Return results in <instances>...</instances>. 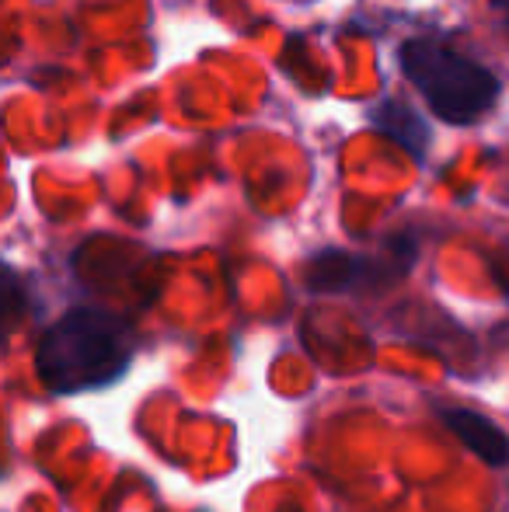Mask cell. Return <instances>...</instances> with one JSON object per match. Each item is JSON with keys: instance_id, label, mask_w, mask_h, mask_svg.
<instances>
[{"instance_id": "6da1fadb", "label": "cell", "mask_w": 509, "mask_h": 512, "mask_svg": "<svg viewBox=\"0 0 509 512\" xmlns=\"http://www.w3.org/2000/svg\"><path fill=\"white\" fill-rule=\"evenodd\" d=\"M133 352V328L123 317L98 307H77L46 328L35 366L53 394H81L116 384L133 363Z\"/></svg>"}, {"instance_id": "7a4b0ae2", "label": "cell", "mask_w": 509, "mask_h": 512, "mask_svg": "<svg viewBox=\"0 0 509 512\" xmlns=\"http://www.w3.org/2000/svg\"><path fill=\"white\" fill-rule=\"evenodd\" d=\"M398 60L433 115L450 126H471L499 98V77L440 39H408Z\"/></svg>"}, {"instance_id": "3957f363", "label": "cell", "mask_w": 509, "mask_h": 512, "mask_svg": "<svg viewBox=\"0 0 509 512\" xmlns=\"http://www.w3.org/2000/svg\"><path fill=\"white\" fill-rule=\"evenodd\" d=\"M443 422H447V429L454 432L475 457H482L485 464H492V467L509 464V436L492 418H485L482 411L443 408Z\"/></svg>"}, {"instance_id": "277c9868", "label": "cell", "mask_w": 509, "mask_h": 512, "mask_svg": "<svg viewBox=\"0 0 509 512\" xmlns=\"http://www.w3.org/2000/svg\"><path fill=\"white\" fill-rule=\"evenodd\" d=\"M370 122H374L384 136H391L394 143H401L412 157L426 154L429 126L415 115V108L405 105L401 98H381V102L370 108Z\"/></svg>"}, {"instance_id": "5b68a950", "label": "cell", "mask_w": 509, "mask_h": 512, "mask_svg": "<svg viewBox=\"0 0 509 512\" xmlns=\"http://www.w3.org/2000/svg\"><path fill=\"white\" fill-rule=\"evenodd\" d=\"M363 276V262L346 251H325L307 265V286L314 293H342L353 290L356 279Z\"/></svg>"}, {"instance_id": "8992f818", "label": "cell", "mask_w": 509, "mask_h": 512, "mask_svg": "<svg viewBox=\"0 0 509 512\" xmlns=\"http://www.w3.org/2000/svg\"><path fill=\"white\" fill-rule=\"evenodd\" d=\"M25 307H28V297H25L21 276L7 269V265H0V342L21 324Z\"/></svg>"}, {"instance_id": "52a82bcc", "label": "cell", "mask_w": 509, "mask_h": 512, "mask_svg": "<svg viewBox=\"0 0 509 512\" xmlns=\"http://www.w3.org/2000/svg\"><path fill=\"white\" fill-rule=\"evenodd\" d=\"M492 7H496V11L503 14V21H506V32H509V0H492Z\"/></svg>"}, {"instance_id": "ba28073f", "label": "cell", "mask_w": 509, "mask_h": 512, "mask_svg": "<svg viewBox=\"0 0 509 512\" xmlns=\"http://www.w3.org/2000/svg\"><path fill=\"white\" fill-rule=\"evenodd\" d=\"M506 297H509V279H506Z\"/></svg>"}]
</instances>
